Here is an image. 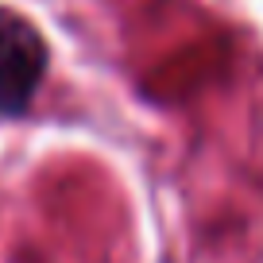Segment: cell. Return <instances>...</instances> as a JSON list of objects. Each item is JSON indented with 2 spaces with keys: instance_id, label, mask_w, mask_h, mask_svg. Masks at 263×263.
Segmentation results:
<instances>
[{
  "instance_id": "1",
  "label": "cell",
  "mask_w": 263,
  "mask_h": 263,
  "mask_svg": "<svg viewBox=\"0 0 263 263\" xmlns=\"http://www.w3.org/2000/svg\"><path fill=\"white\" fill-rule=\"evenodd\" d=\"M47 39L31 20L0 8V116L16 120L31 108L35 89L47 74Z\"/></svg>"
}]
</instances>
